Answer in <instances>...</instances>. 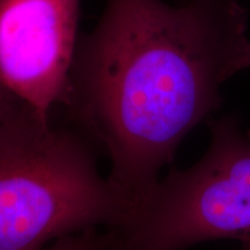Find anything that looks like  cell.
Here are the masks:
<instances>
[{"instance_id":"52a82bcc","label":"cell","mask_w":250,"mask_h":250,"mask_svg":"<svg viewBox=\"0 0 250 250\" xmlns=\"http://www.w3.org/2000/svg\"><path fill=\"white\" fill-rule=\"evenodd\" d=\"M241 1H242V2H245L247 7H248V5H247V4H250V0H241Z\"/></svg>"},{"instance_id":"ba28073f","label":"cell","mask_w":250,"mask_h":250,"mask_svg":"<svg viewBox=\"0 0 250 250\" xmlns=\"http://www.w3.org/2000/svg\"><path fill=\"white\" fill-rule=\"evenodd\" d=\"M241 250H250V247H242Z\"/></svg>"},{"instance_id":"8992f818","label":"cell","mask_w":250,"mask_h":250,"mask_svg":"<svg viewBox=\"0 0 250 250\" xmlns=\"http://www.w3.org/2000/svg\"><path fill=\"white\" fill-rule=\"evenodd\" d=\"M20 102V99H18L13 93L0 83V124Z\"/></svg>"},{"instance_id":"277c9868","label":"cell","mask_w":250,"mask_h":250,"mask_svg":"<svg viewBox=\"0 0 250 250\" xmlns=\"http://www.w3.org/2000/svg\"><path fill=\"white\" fill-rule=\"evenodd\" d=\"M80 0H0V83L43 120L66 100Z\"/></svg>"},{"instance_id":"6da1fadb","label":"cell","mask_w":250,"mask_h":250,"mask_svg":"<svg viewBox=\"0 0 250 250\" xmlns=\"http://www.w3.org/2000/svg\"><path fill=\"white\" fill-rule=\"evenodd\" d=\"M248 21L241 0H107L79 37L62 105L131 208L220 107L224 83L250 67Z\"/></svg>"},{"instance_id":"3957f363","label":"cell","mask_w":250,"mask_h":250,"mask_svg":"<svg viewBox=\"0 0 250 250\" xmlns=\"http://www.w3.org/2000/svg\"><path fill=\"white\" fill-rule=\"evenodd\" d=\"M210 129L202 160L159 180L110 228L109 250H180L223 239L250 247V136L232 116Z\"/></svg>"},{"instance_id":"5b68a950","label":"cell","mask_w":250,"mask_h":250,"mask_svg":"<svg viewBox=\"0 0 250 250\" xmlns=\"http://www.w3.org/2000/svg\"><path fill=\"white\" fill-rule=\"evenodd\" d=\"M39 250H109V237L108 234L101 235L96 229H89L61 237Z\"/></svg>"},{"instance_id":"7a4b0ae2","label":"cell","mask_w":250,"mask_h":250,"mask_svg":"<svg viewBox=\"0 0 250 250\" xmlns=\"http://www.w3.org/2000/svg\"><path fill=\"white\" fill-rule=\"evenodd\" d=\"M130 203L99 173L93 144L21 101L0 124V250L120 225Z\"/></svg>"},{"instance_id":"9c48e42d","label":"cell","mask_w":250,"mask_h":250,"mask_svg":"<svg viewBox=\"0 0 250 250\" xmlns=\"http://www.w3.org/2000/svg\"><path fill=\"white\" fill-rule=\"evenodd\" d=\"M248 133H249V134H250V130H249V131H248Z\"/></svg>"}]
</instances>
